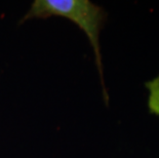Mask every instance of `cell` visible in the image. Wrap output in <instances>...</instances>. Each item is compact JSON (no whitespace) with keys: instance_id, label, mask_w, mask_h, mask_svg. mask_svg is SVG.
<instances>
[{"instance_id":"6da1fadb","label":"cell","mask_w":159,"mask_h":158,"mask_svg":"<svg viewBox=\"0 0 159 158\" xmlns=\"http://www.w3.org/2000/svg\"><path fill=\"white\" fill-rule=\"evenodd\" d=\"M62 16L76 24L85 33L96 56V63L100 73L105 102L109 97L104 83L102 56L100 49V32L106 20V12L101 6L89 0H35L21 23L30 19H47L50 16Z\"/></svg>"}]
</instances>
